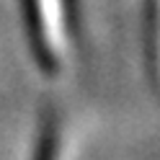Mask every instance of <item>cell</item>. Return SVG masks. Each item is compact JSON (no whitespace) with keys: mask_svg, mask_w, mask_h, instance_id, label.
Listing matches in <instances>:
<instances>
[{"mask_svg":"<svg viewBox=\"0 0 160 160\" xmlns=\"http://www.w3.org/2000/svg\"><path fill=\"white\" fill-rule=\"evenodd\" d=\"M145 5V39L150 70L160 85V0H142Z\"/></svg>","mask_w":160,"mask_h":160,"instance_id":"obj_2","label":"cell"},{"mask_svg":"<svg viewBox=\"0 0 160 160\" xmlns=\"http://www.w3.org/2000/svg\"><path fill=\"white\" fill-rule=\"evenodd\" d=\"M21 5L36 67L49 78L62 75L75 44V0H21Z\"/></svg>","mask_w":160,"mask_h":160,"instance_id":"obj_1","label":"cell"}]
</instances>
